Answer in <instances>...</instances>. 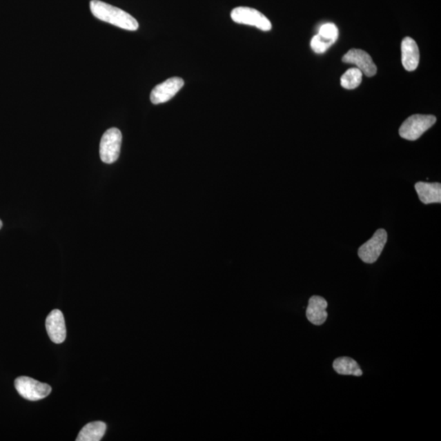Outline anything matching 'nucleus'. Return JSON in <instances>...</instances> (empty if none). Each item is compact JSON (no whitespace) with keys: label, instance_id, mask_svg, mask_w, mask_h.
<instances>
[{"label":"nucleus","instance_id":"1","mask_svg":"<svg viewBox=\"0 0 441 441\" xmlns=\"http://www.w3.org/2000/svg\"><path fill=\"white\" fill-rule=\"evenodd\" d=\"M90 10L96 19L119 28L135 31L139 28L137 21L129 13L99 0H92Z\"/></svg>","mask_w":441,"mask_h":441},{"label":"nucleus","instance_id":"2","mask_svg":"<svg viewBox=\"0 0 441 441\" xmlns=\"http://www.w3.org/2000/svg\"><path fill=\"white\" fill-rule=\"evenodd\" d=\"M436 118L431 115H413L400 126V136L409 141H416L434 126Z\"/></svg>","mask_w":441,"mask_h":441},{"label":"nucleus","instance_id":"3","mask_svg":"<svg viewBox=\"0 0 441 441\" xmlns=\"http://www.w3.org/2000/svg\"><path fill=\"white\" fill-rule=\"evenodd\" d=\"M122 144V133L117 128H111L102 136L100 142V157L102 162L113 164L119 157Z\"/></svg>","mask_w":441,"mask_h":441},{"label":"nucleus","instance_id":"4","mask_svg":"<svg viewBox=\"0 0 441 441\" xmlns=\"http://www.w3.org/2000/svg\"><path fill=\"white\" fill-rule=\"evenodd\" d=\"M15 389L24 399L39 400L51 393V386L29 377H19L15 380Z\"/></svg>","mask_w":441,"mask_h":441},{"label":"nucleus","instance_id":"5","mask_svg":"<svg viewBox=\"0 0 441 441\" xmlns=\"http://www.w3.org/2000/svg\"><path fill=\"white\" fill-rule=\"evenodd\" d=\"M231 17L236 23L255 26L264 31H269L273 28L270 20L255 8H235L231 11Z\"/></svg>","mask_w":441,"mask_h":441},{"label":"nucleus","instance_id":"6","mask_svg":"<svg viewBox=\"0 0 441 441\" xmlns=\"http://www.w3.org/2000/svg\"><path fill=\"white\" fill-rule=\"evenodd\" d=\"M387 242V233L384 229H378L373 237L360 247L358 256L365 264H374L380 257Z\"/></svg>","mask_w":441,"mask_h":441},{"label":"nucleus","instance_id":"7","mask_svg":"<svg viewBox=\"0 0 441 441\" xmlns=\"http://www.w3.org/2000/svg\"><path fill=\"white\" fill-rule=\"evenodd\" d=\"M184 80L179 77H173L158 84L150 92V101L155 105L164 104L175 97L182 87Z\"/></svg>","mask_w":441,"mask_h":441},{"label":"nucleus","instance_id":"8","mask_svg":"<svg viewBox=\"0 0 441 441\" xmlns=\"http://www.w3.org/2000/svg\"><path fill=\"white\" fill-rule=\"evenodd\" d=\"M342 61L345 63L355 65L357 66L356 68L362 70V72L368 77H372L377 73V66L374 64L371 57L362 49H351L343 56Z\"/></svg>","mask_w":441,"mask_h":441},{"label":"nucleus","instance_id":"9","mask_svg":"<svg viewBox=\"0 0 441 441\" xmlns=\"http://www.w3.org/2000/svg\"><path fill=\"white\" fill-rule=\"evenodd\" d=\"M46 329L50 340L60 344L65 341L66 328L64 315L60 310H53L46 319Z\"/></svg>","mask_w":441,"mask_h":441},{"label":"nucleus","instance_id":"10","mask_svg":"<svg viewBox=\"0 0 441 441\" xmlns=\"http://www.w3.org/2000/svg\"><path fill=\"white\" fill-rule=\"evenodd\" d=\"M327 307L328 302L324 297L320 296L311 297L306 311L307 320L317 326L322 325L328 318Z\"/></svg>","mask_w":441,"mask_h":441},{"label":"nucleus","instance_id":"11","mask_svg":"<svg viewBox=\"0 0 441 441\" xmlns=\"http://www.w3.org/2000/svg\"><path fill=\"white\" fill-rule=\"evenodd\" d=\"M402 60L404 68L408 71L415 70L420 64V53L417 43L411 37L403 39L402 43Z\"/></svg>","mask_w":441,"mask_h":441},{"label":"nucleus","instance_id":"12","mask_svg":"<svg viewBox=\"0 0 441 441\" xmlns=\"http://www.w3.org/2000/svg\"><path fill=\"white\" fill-rule=\"evenodd\" d=\"M415 190L423 204L441 203V184L439 182H418Z\"/></svg>","mask_w":441,"mask_h":441},{"label":"nucleus","instance_id":"13","mask_svg":"<svg viewBox=\"0 0 441 441\" xmlns=\"http://www.w3.org/2000/svg\"><path fill=\"white\" fill-rule=\"evenodd\" d=\"M106 425L104 422L97 421L88 423L79 431L77 441H99L104 438Z\"/></svg>","mask_w":441,"mask_h":441},{"label":"nucleus","instance_id":"14","mask_svg":"<svg viewBox=\"0 0 441 441\" xmlns=\"http://www.w3.org/2000/svg\"><path fill=\"white\" fill-rule=\"evenodd\" d=\"M333 368L341 375H353L360 377L363 372L355 360L350 357H340L334 360Z\"/></svg>","mask_w":441,"mask_h":441},{"label":"nucleus","instance_id":"15","mask_svg":"<svg viewBox=\"0 0 441 441\" xmlns=\"http://www.w3.org/2000/svg\"><path fill=\"white\" fill-rule=\"evenodd\" d=\"M363 73L358 68H351L342 75L341 86L346 89H355L362 81Z\"/></svg>","mask_w":441,"mask_h":441},{"label":"nucleus","instance_id":"16","mask_svg":"<svg viewBox=\"0 0 441 441\" xmlns=\"http://www.w3.org/2000/svg\"><path fill=\"white\" fill-rule=\"evenodd\" d=\"M333 43L331 40H329L318 34L311 39V47L315 53L322 55V53L326 52Z\"/></svg>","mask_w":441,"mask_h":441},{"label":"nucleus","instance_id":"17","mask_svg":"<svg viewBox=\"0 0 441 441\" xmlns=\"http://www.w3.org/2000/svg\"><path fill=\"white\" fill-rule=\"evenodd\" d=\"M319 35L335 43L338 38V29L337 26L333 23L324 24L320 26Z\"/></svg>","mask_w":441,"mask_h":441},{"label":"nucleus","instance_id":"18","mask_svg":"<svg viewBox=\"0 0 441 441\" xmlns=\"http://www.w3.org/2000/svg\"><path fill=\"white\" fill-rule=\"evenodd\" d=\"M2 226H3V222L1 220H0V229L2 228Z\"/></svg>","mask_w":441,"mask_h":441}]
</instances>
